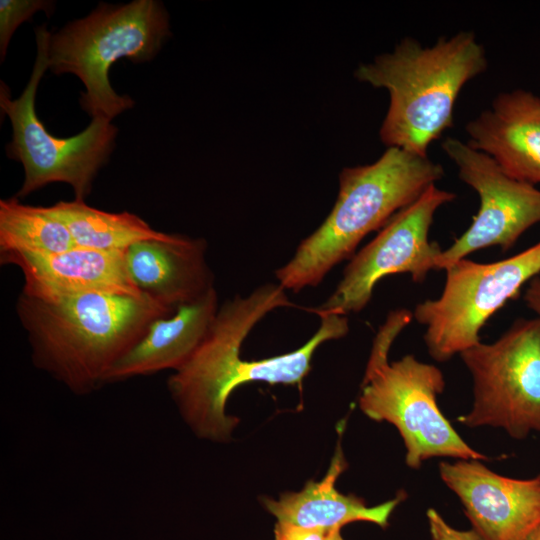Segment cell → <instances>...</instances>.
<instances>
[{
  "label": "cell",
  "instance_id": "1",
  "mask_svg": "<svg viewBox=\"0 0 540 540\" xmlns=\"http://www.w3.org/2000/svg\"><path fill=\"white\" fill-rule=\"evenodd\" d=\"M292 306L286 290L267 283L247 296L219 306L205 337L190 358L168 378L167 387L179 413L199 438L215 442L230 439L238 419L225 411L231 393L250 382L300 384L311 368L315 350L349 331L346 315L318 313L321 324L300 348L260 360H243L241 346L268 313Z\"/></svg>",
  "mask_w": 540,
  "mask_h": 540
},
{
  "label": "cell",
  "instance_id": "2",
  "mask_svg": "<svg viewBox=\"0 0 540 540\" xmlns=\"http://www.w3.org/2000/svg\"><path fill=\"white\" fill-rule=\"evenodd\" d=\"M174 311L145 294L40 298L21 291L16 303L34 366L75 395L104 386L112 367L149 325Z\"/></svg>",
  "mask_w": 540,
  "mask_h": 540
},
{
  "label": "cell",
  "instance_id": "3",
  "mask_svg": "<svg viewBox=\"0 0 540 540\" xmlns=\"http://www.w3.org/2000/svg\"><path fill=\"white\" fill-rule=\"evenodd\" d=\"M486 69L483 46L472 32H460L429 47L404 38L392 52L359 66L355 76L389 93L382 142L426 157L429 145L452 126L463 86Z\"/></svg>",
  "mask_w": 540,
  "mask_h": 540
},
{
  "label": "cell",
  "instance_id": "4",
  "mask_svg": "<svg viewBox=\"0 0 540 540\" xmlns=\"http://www.w3.org/2000/svg\"><path fill=\"white\" fill-rule=\"evenodd\" d=\"M443 176V167L428 156L397 147H389L372 164L344 168L333 209L276 270L277 283L294 292L317 286L331 269L355 254L366 235L383 227Z\"/></svg>",
  "mask_w": 540,
  "mask_h": 540
},
{
  "label": "cell",
  "instance_id": "5",
  "mask_svg": "<svg viewBox=\"0 0 540 540\" xmlns=\"http://www.w3.org/2000/svg\"><path fill=\"white\" fill-rule=\"evenodd\" d=\"M171 35L168 14L156 0H135L123 5L101 3L89 15L69 22L51 34L48 69L71 73L84 84L80 104L92 118L112 120L134 106L109 81L111 65L121 58L152 60Z\"/></svg>",
  "mask_w": 540,
  "mask_h": 540
},
{
  "label": "cell",
  "instance_id": "6",
  "mask_svg": "<svg viewBox=\"0 0 540 540\" xmlns=\"http://www.w3.org/2000/svg\"><path fill=\"white\" fill-rule=\"evenodd\" d=\"M37 55L31 77L22 94L12 99L10 90L1 81L0 107L12 126V139L6 145L7 156L21 162L25 177L15 195L24 198L54 182L69 184L75 199L85 201L92 183L111 155L117 128L111 120L92 118L79 134L59 138L46 130L35 108L37 88L48 69L51 33L46 25L35 30Z\"/></svg>",
  "mask_w": 540,
  "mask_h": 540
},
{
  "label": "cell",
  "instance_id": "7",
  "mask_svg": "<svg viewBox=\"0 0 540 540\" xmlns=\"http://www.w3.org/2000/svg\"><path fill=\"white\" fill-rule=\"evenodd\" d=\"M445 271L441 295L418 303L413 311V318L426 328L429 354L439 362L480 343V331L490 317L540 274V242L491 263L464 258Z\"/></svg>",
  "mask_w": 540,
  "mask_h": 540
},
{
  "label": "cell",
  "instance_id": "8",
  "mask_svg": "<svg viewBox=\"0 0 540 540\" xmlns=\"http://www.w3.org/2000/svg\"><path fill=\"white\" fill-rule=\"evenodd\" d=\"M445 387L439 368L413 355L365 372L359 397L361 411L370 419L396 427L412 469L434 457L487 460L456 432L441 412L437 396Z\"/></svg>",
  "mask_w": 540,
  "mask_h": 540
},
{
  "label": "cell",
  "instance_id": "9",
  "mask_svg": "<svg viewBox=\"0 0 540 540\" xmlns=\"http://www.w3.org/2000/svg\"><path fill=\"white\" fill-rule=\"evenodd\" d=\"M473 380V405L458 421L504 429L514 439L540 432V318L518 319L493 343L459 354Z\"/></svg>",
  "mask_w": 540,
  "mask_h": 540
},
{
  "label": "cell",
  "instance_id": "10",
  "mask_svg": "<svg viewBox=\"0 0 540 540\" xmlns=\"http://www.w3.org/2000/svg\"><path fill=\"white\" fill-rule=\"evenodd\" d=\"M456 195L431 185L411 205L396 213L345 267L341 281L316 313L347 315L363 310L370 302L376 284L396 273H409L422 282L436 270L442 249L429 241V230L439 207Z\"/></svg>",
  "mask_w": 540,
  "mask_h": 540
},
{
  "label": "cell",
  "instance_id": "11",
  "mask_svg": "<svg viewBox=\"0 0 540 540\" xmlns=\"http://www.w3.org/2000/svg\"><path fill=\"white\" fill-rule=\"evenodd\" d=\"M442 149L458 168L460 179L480 199L469 228L437 259L436 270H446L477 250L499 246L506 251L540 222V190L507 175L488 155L452 137Z\"/></svg>",
  "mask_w": 540,
  "mask_h": 540
},
{
  "label": "cell",
  "instance_id": "12",
  "mask_svg": "<svg viewBox=\"0 0 540 540\" xmlns=\"http://www.w3.org/2000/svg\"><path fill=\"white\" fill-rule=\"evenodd\" d=\"M439 475L484 540H528L540 527V474L515 479L493 472L481 460L457 459L441 462Z\"/></svg>",
  "mask_w": 540,
  "mask_h": 540
},
{
  "label": "cell",
  "instance_id": "13",
  "mask_svg": "<svg viewBox=\"0 0 540 540\" xmlns=\"http://www.w3.org/2000/svg\"><path fill=\"white\" fill-rule=\"evenodd\" d=\"M1 264L17 266L23 273L22 291L40 298L87 293L141 297L127 269L125 251L74 247L56 254L8 252Z\"/></svg>",
  "mask_w": 540,
  "mask_h": 540
},
{
  "label": "cell",
  "instance_id": "14",
  "mask_svg": "<svg viewBox=\"0 0 540 540\" xmlns=\"http://www.w3.org/2000/svg\"><path fill=\"white\" fill-rule=\"evenodd\" d=\"M467 144L490 156L510 177L540 184V98L529 91L500 93L466 125Z\"/></svg>",
  "mask_w": 540,
  "mask_h": 540
},
{
  "label": "cell",
  "instance_id": "15",
  "mask_svg": "<svg viewBox=\"0 0 540 540\" xmlns=\"http://www.w3.org/2000/svg\"><path fill=\"white\" fill-rule=\"evenodd\" d=\"M203 238L172 234L167 240H144L125 251L127 269L139 291L176 310L214 288Z\"/></svg>",
  "mask_w": 540,
  "mask_h": 540
},
{
  "label": "cell",
  "instance_id": "16",
  "mask_svg": "<svg viewBox=\"0 0 540 540\" xmlns=\"http://www.w3.org/2000/svg\"><path fill=\"white\" fill-rule=\"evenodd\" d=\"M218 308L214 287L172 314L155 319L140 340L112 367L105 385L177 370L205 337Z\"/></svg>",
  "mask_w": 540,
  "mask_h": 540
},
{
  "label": "cell",
  "instance_id": "17",
  "mask_svg": "<svg viewBox=\"0 0 540 540\" xmlns=\"http://www.w3.org/2000/svg\"><path fill=\"white\" fill-rule=\"evenodd\" d=\"M347 464L338 446L330 467L320 481H309L298 492L282 494L279 499L262 498V504L277 522L303 528L336 530L356 521H365L386 528L396 507L406 498L396 497L376 506H368L355 495L340 493L335 483Z\"/></svg>",
  "mask_w": 540,
  "mask_h": 540
},
{
  "label": "cell",
  "instance_id": "18",
  "mask_svg": "<svg viewBox=\"0 0 540 540\" xmlns=\"http://www.w3.org/2000/svg\"><path fill=\"white\" fill-rule=\"evenodd\" d=\"M68 228L75 246L103 251H126L144 240H167L172 234L153 229L139 216L96 209L85 201H59L48 207Z\"/></svg>",
  "mask_w": 540,
  "mask_h": 540
},
{
  "label": "cell",
  "instance_id": "19",
  "mask_svg": "<svg viewBox=\"0 0 540 540\" xmlns=\"http://www.w3.org/2000/svg\"><path fill=\"white\" fill-rule=\"evenodd\" d=\"M74 247L68 228L48 207L23 204L16 196L0 200V254H56Z\"/></svg>",
  "mask_w": 540,
  "mask_h": 540
},
{
  "label": "cell",
  "instance_id": "20",
  "mask_svg": "<svg viewBox=\"0 0 540 540\" xmlns=\"http://www.w3.org/2000/svg\"><path fill=\"white\" fill-rule=\"evenodd\" d=\"M53 2L45 0H1L0 1V55L5 59L7 47L13 33L20 24L31 19L38 11L51 12Z\"/></svg>",
  "mask_w": 540,
  "mask_h": 540
},
{
  "label": "cell",
  "instance_id": "21",
  "mask_svg": "<svg viewBox=\"0 0 540 540\" xmlns=\"http://www.w3.org/2000/svg\"><path fill=\"white\" fill-rule=\"evenodd\" d=\"M412 318L413 313L407 309H398L390 313L374 340L365 372H370L388 362V352L393 341Z\"/></svg>",
  "mask_w": 540,
  "mask_h": 540
},
{
  "label": "cell",
  "instance_id": "22",
  "mask_svg": "<svg viewBox=\"0 0 540 540\" xmlns=\"http://www.w3.org/2000/svg\"><path fill=\"white\" fill-rule=\"evenodd\" d=\"M426 516L432 540H484L473 528L470 530L453 528L433 508L427 510Z\"/></svg>",
  "mask_w": 540,
  "mask_h": 540
},
{
  "label": "cell",
  "instance_id": "23",
  "mask_svg": "<svg viewBox=\"0 0 540 540\" xmlns=\"http://www.w3.org/2000/svg\"><path fill=\"white\" fill-rule=\"evenodd\" d=\"M333 531L334 530L309 529L276 522L274 528V540H328Z\"/></svg>",
  "mask_w": 540,
  "mask_h": 540
},
{
  "label": "cell",
  "instance_id": "24",
  "mask_svg": "<svg viewBox=\"0 0 540 540\" xmlns=\"http://www.w3.org/2000/svg\"><path fill=\"white\" fill-rule=\"evenodd\" d=\"M524 301L527 307L540 318V274L529 281L524 294Z\"/></svg>",
  "mask_w": 540,
  "mask_h": 540
},
{
  "label": "cell",
  "instance_id": "25",
  "mask_svg": "<svg viewBox=\"0 0 540 540\" xmlns=\"http://www.w3.org/2000/svg\"><path fill=\"white\" fill-rule=\"evenodd\" d=\"M328 540H344V538L341 535V529L334 530Z\"/></svg>",
  "mask_w": 540,
  "mask_h": 540
},
{
  "label": "cell",
  "instance_id": "26",
  "mask_svg": "<svg viewBox=\"0 0 540 540\" xmlns=\"http://www.w3.org/2000/svg\"><path fill=\"white\" fill-rule=\"evenodd\" d=\"M528 540H540V527H538L528 538Z\"/></svg>",
  "mask_w": 540,
  "mask_h": 540
}]
</instances>
